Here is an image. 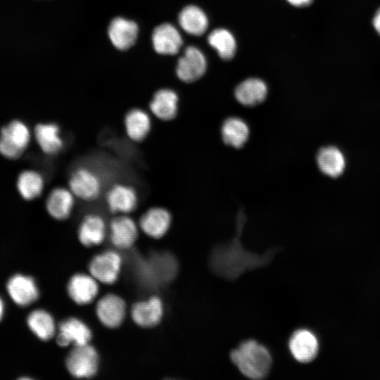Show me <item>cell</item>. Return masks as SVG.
Listing matches in <instances>:
<instances>
[{"label":"cell","instance_id":"7402d4cb","mask_svg":"<svg viewBox=\"0 0 380 380\" xmlns=\"http://www.w3.org/2000/svg\"><path fill=\"white\" fill-rule=\"evenodd\" d=\"M179 98L175 91L170 89L157 91L149 103L151 113L163 121L173 120L177 115Z\"/></svg>","mask_w":380,"mask_h":380},{"label":"cell","instance_id":"52a82bcc","mask_svg":"<svg viewBox=\"0 0 380 380\" xmlns=\"http://www.w3.org/2000/svg\"><path fill=\"white\" fill-rule=\"evenodd\" d=\"M138 201L136 189L124 183L113 184L106 194V202L109 210L118 215H127L134 211L137 207Z\"/></svg>","mask_w":380,"mask_h":380},{"label":"cell","instance_id":"4316f807","mask_svg":"<svg viewBox=\"0 0 380 380\" xmlns=\"http://www.w3.org/2000/svg\"><path fill=\"white\" fill-rule=\"evenodd\" d=\"M208 44L214 48L223 60L232 59L236 53V43L233 34L227 30L217 28L208 37Z\"/></svg>","mask_w":380,"mask_h":380},{"label":"cell","instance_id":"d6986e66","mask_svg":"<svg viewBox=\"0 0 380 380\" xmlns=\"http://www.w3.org/2000/svg\"><path fill=\"white\" fill-rule=\"evenodd\" d=\"M75 197L69 188L59 186L53 189L46 201L49 214L58 220H66L72 212Z\"/></svg>","mask_w":380,"mask_h":380},{"label":"cell","instance_id":"9a60e30c","mask_svg":"<svg viewBox=\"0 0 380 380\" xmlns=\"http://www.w3.org/2000/svg\"><path fill=\"white\" fill-rule=\"evenodd\" d=\"M67 291L75 303L87 305L96 297L99 286L97 281L91 274H76L70 279Z\"/></svg>","mask_w":380,"mask_h":380},{"label":"cell","instance_id":"5b68a950","mask_svg":"<svg viewBox=\"0 0 380 380\" xmlns=\"http://www.w3.org/2000/svg\"><path fill=\"white\" fill-rule=\"evenodd\" d=\"M289 348L293 357L300 363H310L318 355L319 341L317 335L308 329L296 330L290 337Z\"/></svg>","mask_w":380,"mask_h":380},{"label":"cell","instance_id":"d4e9b609","mask_svg":"<svg viewBox=\"0 0 380 380\" xmlns=\"http://www.w3.org/2000/svg\"><path fill=\"white\" fill-rule=\"evenodd\" d=\"M221 134L225 144L239 148L248 139L250 129L243 119L238 117H229L222 125Z\"/></svg>","mask_w":380,"mask_h":380},{"label":"cell","instance_id":"30bf717a","mask_svg":"<svg viewBox=\"0 0 380 380\" xmlns=\"http://www.w3.org/2000/svg\"><path fill=\"white\" fill-rule=\"evenodd\" d=\"M96 312L99 321L108 328H116L123 322L126 313L125 300L115 294L105 295L97 302Z\"/></svg>","mask_w":380,"mask_h":380},{"label":"cell","instance_id":"7c38bea8","mask_svg":"<svg viewBox=\"0 0 380 380\" xmlns=\"http://www.w3.org/2000/svg\"><path fill=\"white\" fill-rule=\"evenodd\" d=\"M172 222L170 212L162 207H153L140 217L139 227L147 236L153 239L163 237L169 230Z\"/></svg>","mask_w":380,"mask_h":380},{"label":"cell","instance_id":"2e32d148","mask_svg":"<svg viewBox=\"0 0 380 380\" xmlns=\"http://www.w3.org/2000/svg\"><path fill=\"white\" fill-rule=\"evenodd\" d=\"M163 315L162 300L156 296L134 303L131 310L133 321L141 327L156 326L160 322Z\"/></svg>","mask_w":380,"mask_h":380},{"label":"cell","instance_id":"603a6c76","mask_svg":"<svg viewBox=\"0 0 380 380\" xmlns=\"http://www.w3.org/2000/svg\"><path fill=\"white\" fill-rule=\"evenodd\" d=\"M34 133L38 145L45 154L56 155L62 150L64 141L57 124L39 123L34 127Z\"/></svg>","mask_w":380,"mask_h":380},{"label":"cell","instance_id":"5bb4252c","mask_svg":"<svg viewBox=\"0 0 380 380\" xmlns=\"http://www.w3.org/2000/svg\"><path fill=\"white\" fill-rule=\"evenodd\" d=\"M154 50L159 54L175 55L182 45V38L172 24L163 23L157 26L152 34Z\"/></svg>","mask_w":380,"mask_h":380},{"label":"cell","instance_id":"7a4b0ae2","mask_svg":"<svg viewBox=\"0 0 380 380\" xmlns=\"http://www.w3.org/2000/svg\"><path fill=\"white\" fill-rule=\"evenodd\" d=\"M68 188L77 198L87 202L94 201L101 193L102 181L94 170L80 166L70 173Z\"/></svg>","mask_w":380,"mask_h":380},{"label":"cell","instance_id":"44dd1931","mask_svg":"<svg viewBox=\"0 0 380 380\" xmlns=\"http://www.w3.org/2000/svg\"><path fill=\"white\" fill-rule=\"evenodd\" d=\"M267 95V87L259 78H248L241 82L234 90L237 101L246 107H253L262 103Z\"/></svg>","mask_w":380,"mask_h":380},{"label":"cell","instance_id":"ba28073f","mask_svg":"<svg viewBox=\"0 0 380 380\" xmlns=\"http://www.w3.org/2000/svg\"><path fill=\"white\" fill-rule=\"evenodd\" d=\"M319 171L329 178L336 179L345 172L347 160L343 151L336 145L328 144L320 147L315 156Z\"/></svg>","mask_w":380,"mask_h":380},{"label":"cell","instance_id":"6da1fadb","mask_svg":"<svg viewBox=\"0 0 380 380\" xmlns=\"http://www.w3.org/2000/svg\"><path fill=\"white\" fill-rule=\"evenodd\" d=\"M230 358L242 374L254 380L265 378L272 365L267 348L255 340L242 342L231 352Z\"/></svg>","mask_w":380,"mask_h":380},{"label":"cell","instance_id":"e0dca14e","mask_svg":"<svg viewBox=\"0 0 380 380\" xmlns=\"http://www.w3.org/2000/svg\"><path fill=\"white\" fill-rule=\"evenodd\" d=\"M106 225L99 214L89 213L84 217L78 227L77 236L80 243L86 247L101 244L106 236Z\"/></svg>","mask_w":380,"mask_h":380},{"label":"cell","instance_id":"cb8c5ba5","mask_svg":"<svg viewBox=\"0 0 380 380\" xmlns=\"http://www.w3.org/2000/svg\"><path fill=\"white\" fill-rule=\"evenodd\" d=\"M124 124L127 137L135 142L144 141L151 129L149 115L140 108H132L129 110L125 116Z\"/></svg>","mask_w":380,"mask_h":380},{"label":"cell","instance_id":"484cf974","mask_svg":"<svg viewBox=\"0 0 380 380\" xmlns=\"http://www.w3.org/2000/svg\"><path fill=\"white\" fill-rule=\"evenodd\" d=\"M178 22L186 33L195 36L203 34L208 27L206 14L194 5L187 6L180 11Z\"/></svg>","mask_w":380,"mask_h":380},{"label":"cell","instance_id":"ffe728a7","mask_svg":"<svg viewBox=\"0 0 380 380\" xmlns=\"http://www.w3.org/2000/svg\"><path fill=\"white\" fill-rule=\"evenodd\" d=\"M7 289L13 301L21 306L32 303L39 296L34 279L27 276L16 274L12 277L8 281Z\"/></svg>","mask_w":380,"mask_h":380},{"label":"cell","instance_id":"4dcf8cb0","mask_svg":"<svg viewBox=\"0 0 380 380\" xmlns=\"http://www.w3.org/2000/svg\"><path fill=\"white\" fill-rule=\"evenodd\" d=\"M372 23L375 30L380 35V8L376 12Z\"/></svg>","mask_w":380,"mask_h":380},{"label":"cell","instance_id":"8992f818","mask_svg":"<svg viewBox=\"0 0 380 380\" xmlns=\"http://www.w3.org/2000/svg\"><path fill=\"white\" fill-rule=\"evenodd\" d=\"M122 265L120 255L108 251L94 257L89 265L90 274L98 281L112 284L118 278Z\"/></svg>","mask_w":380,"mask_h":380},{"label":"cell","instance_id":"1f68e13d","mask_svg":"<svg viewBox=\"0 0 380 380\" xmlns=\"http://www.w3.org/2000/svg\"><path fill=\"white\" fill-rule=\"evenodd\" d=\"M4 314V303L0 298V320L1 319Z\"/></svg>","mask_w":380,"mask_h":380},{"label":"cell","instance_id":"f546056e","mask_svg":"<svg viewBox=\"0 0 380 380\" xmlns=\"http://www.w3.org/2000/svg\"><path fill=\"white\" fill-rule=\"evenodd\" d=\"M290 4L296 7H305L312 4L313 0H286Z\"/></svg>","mask_w":380,"mask_h":380},{"label":"cell","instance_id":"83f0119b","mask_svg":"<svg viewBox=\"0 0 380 380\" xmlns=\"http://www.w3.org/2000/svg\"><path fill=\"white\" fill-rule=\"evenodd\" d=\"M27 324L31 331L41 340L48 341L55 334L53 318L44 310L32 311L27 317Z\"/></svg>","mask_w":380,"mask_h":380},{"label":"cell","instance_id":"9c48e42d","mask_svg":"<svg viewBox=\"0 0 380 380\" xmlns=\"http://www.w3.org/2000/svg\"><path fill=\"white\" fill-rule=\"evenodd\" d=\"M207 62L203 53L195 46H188L177 62L176 73L184 82H193L205 72Z\"/></svg>","mask_w":380,"mask_h":380},{"label":"cell","instance_id":"277c9868","mask_svg":"<svg viewBox=\"0 0 380 380\" xmlns=\"http://www.w3.org/2000/svg\"><path fill=\"white\" fill-rule=\"evenodd\" d=\"M66 367L76 378L94 376L99 368V355L96 349L89 343L75 346L67 355Z\"/></svg>","mask_w":380,"mask_h":380},{"label":"cell","instance_id":"ac0fdd59","mask_svg":"<svg viewBox=\"0 0 380 380\" xmlns=\"http://www.w3.org/2000/svg\"><path fill=\"white\" fill-rule=\"evenodd\" d=\"M108 37L113 46L120 50H126L135 43L138 34V26L132 20L117 17L110 22Z\"/></svg>","mask_w":380,"mask_h":380},{"label":"cell","instance_id":"4fadbf2b","mask_svg":"<svg viewBox=\"0 0 380 380\" xmlns=\"http://www.w3.org/2000/svg\"><path fill=\"white\" fill-rule=\"evenodd\" d=\"M138 237V227L126 215H118L110 223V239L112 243L120 249L134 245Z\"/></svg>","mask_w":380,"mask_h":380},{"label":"cell","instance_id":"8fae6325","mask_svg":"<svg viewBox=\"0 0 380 380\" xmlns=\"http://www.w3.org/2000/svg\"><path fill=\"white\" fill-rule=\"evenodd\" d=\"M91 336V331L85 323L79 319L70 317L60 324L56 342L62 347L70 344L81 346L89 343Z\"/></svg>","mask_w":380,"mask_h":380},{"label":"cell","instance_id":"3957f363","mask_svg":"<svg viewBox=\"0 0 380 380\" xmlns=\"http://www.w3.org/2000/svg\"><path fill=\"white\" fill-rule=\"evenodd\" d=\"M30 141L27 126L20 120H13L3 127L0 132V153L10 159L18 158Z\"/></svg>","mask_w":380,"mask_h":380},{"label":"cell","instance_id":"f1b7e54d","mask_svg":"<svg viewBox=\"0 0 380 380\" xmlns=\"http://www.w3.org/2000/svg\"><path fill=\"white\" fill-rule=\"evenodd\" d=\"M44 178L34 170L21 172L17 182V187L21 196L26 200H33L42 194L44 189Z\"/></svg>","mask_w":380,"mask_h":380}]
</instances>
